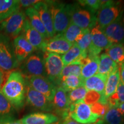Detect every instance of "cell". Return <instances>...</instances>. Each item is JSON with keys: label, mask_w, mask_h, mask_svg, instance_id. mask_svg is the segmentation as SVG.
I'll list each match as a JSON object with an SVG mask.
<instances>
[{"label": "cell", "mask_w": 124, "mask_h": 124, "mask_svg": "<svg viewBox=\"0 0 124 124\" xmlns=\"http://www.w3.org/2000/svg\"><path fill=\"white\" fill-rule=\"evenodd\" d=\"M90 107L93 112L100 116L101 118L105 116L109 108L108 105L103 104L101 102H97L94 104L90 105Z\"/></svg>", "instance_id": "cell-37"}, {"label": "cell", "mask_w": 124, "mask_h": 124, "mask_svg": "<svg viewBox=\"0 0 124 124\" xmlns=\"http://www.w3.org/2000/svg\"><path fill=\"white\" fill-rule=\"evenodd\" d=\"M96 124H124V117L117 108H109L105 116Z\"/></svg>", "instance_id": "cell-27"}, {"label": "cell", "mask_w": 124, "mask_h": 124, "mask_svg": "<svg viewBox=\"0 0 124 124\" xmlns=\"http://www.w3.org/2000/svg\"><path fill=\"white\" fill-rule=\"evenodd\" d=\"M120 75L119 67L108 75L107 78L103 97L108 98L116 92L120 82Z\"/></svg>", "instance_id": "cell-24"}, {"label": "cell", "mask_w": 124, "mask_h": 124, "mask_svg": "<svg viewBox=\"0 0 124 124\" xmlns=\"http://www.w3.org/2000/svg\"><path fill=\"white\" fill-rule=\"evenodd\" d=\"M99 60L100 58L98 56L92 57L87 56L86 62L82 66L80 76L82 79L84 80L97 74L99 66Z\"/></svg>", "instance_id": "cell-25"}, {"label": "cell", "mask_w": 124, "mask_h": 124, "mask_svg": "<svg viewBox=\"0 0 124 124\" xmlns=\"http://www.w3.org/2000/svg\"><path fill=\"white\" fill-rule=\"evenodd\" d=\"M24 12L31 25L36 31L39 32L43 36L45 40L49 39L48 35L41 22L38 12L33 7H30L26 9Z\"/></svg>", "instance_id": "cell-23"}, {"label": "cell", "mask_w": 124, "mask_h": 124, "mask_svg": "<svg viewBox=\"0 0 124 124\" xmlns=\"http://www.w3.org/2000/svg\"><path fill=\"white\" fill-rule=\"evenodd\" d=\"M20 8L18 0H0V23Z\"/></svg>", "instance_id": "cell-26"}, {"label": "cell", "mask_w": 124, "mask_h": 124, "mask_svg": "<svg viewBox=\"0 0 124 124\" xmlns=\"http://www.w3.org/2000/svg\"><path fill=\"white\" fill-rule=\"evenodd\" d=\"M108 76L97 73L83 80L84 87L88 91H95L103 95Z\"/></svg>", "instance_id": "cell-19"}, {"label": "cell", "mask_w": 124, "mask_h": 124, "mask_svg": "<svg viewBox=\"0 0 124 124\" xmlns=\"http://www.w3.org/2000/svg\"><path fill=\"white\" fill-rule=\"evenodd\" d=\"M77 2L82 7L94 15L98 11L101 7V1L100 0H80Z\"/></svg>", "instance_id": "cell-35"}, {"label": "cell", "mask_w": 124, "mask_h": 124, "mask_svg": "<svg viewBox=\"0 0 124 124\" xmlns=\"http://www.w3.org/2000/svg\"><path fill=\"white\" fill-rule=\"evenodd\" d=\"M4 74H2V72H1V70H0V90H1V85H2L3 81H4Z\"/></svg>", "instance_id": "cell-44"}, {"label": "cell", "mask_w": 124, "mask_h": 124, "mask_svg": "<svg viewBox=\"0 0 124 124\" xmlns=\"http://www.w3.org/2000/svg\"><path fill=\"white\" fill-rule=\"evenodd\" d=\"M26 18L25 12L18 9L0 23V32L9 38H16L23 31Z\"/></svg>", "instance_id": "cell-7"}, {"label": "cell", "mask_w": 124, "mask_h": 124, "mask_svg": "<svg viewBox=\"0 0 124 124\" xmlns=\"http://www.w3.org/2000/svg\"><path fill=\"white\" fill-rule=\"evenodd\" d=\"M23 36L26 39L35 50H42L45 41L43 36L39 32L36 31L31 25L28 20L26 18L23 27Z\"/></svg>", "instance_id": "cell-18"}, {"label": "cell", "mask_w": 124, "mask_h": 124, "mask_svg": "<svg viewBox=\"0 0 124 124\" xmlns=\"http://www.w3.org/2000/svg\"><path fill=\"white\" fill-rule=\"evenodd\" d=\"M61 124H80L78 122L75 121L70 117H67L63 120V122ZM96 124V123L95 124Z\"/></svg>", "instance_id": "cell-41"}, {"label": "cell", "mask_w": 124, "mask_h": 124, "mask_svg": "<svg viewBox=\"0 0 124 124\" xmlns=\"http://www.w3.org/2000/svg\"><path fill=\"white\" fill-rule=\"evenodd\" d=\"M32 7L38 12L41 22L48 35L49 38H52L56 35V33L54 30L52 16L47 2L40 1Z\"/></svg>", "instance_id": "cell-15"}, {"label": "cell", "mask_w": 124, "mask_h": 124, "mask_svg": "<svg viewBox=\"0 0 124 124\" xmlns=\"http://www.w3.org/2000/svg\"><path fill=\"white\" fill-rule=\"evenodd\" d=\"M99 66L98 72L108 76L118 67V65L113 61L106 54L103 53L99 56Z\"/></svg>", "instance_id": "cell-28"}, {"label": "cell", "mask_w": 124, "mask_h": 124, "mask_svg": "<svg viewBox=\"0 0 124 124\" xmlns=\"http://www.w3.org/2000/svg\"><path fill=\"white\" fill-rule=\"evenodd\" d=\"M16 109L0 90V124L15 120Z\"/></svg>", "instance_id": "cell-21"}, {"label": "cell", "mask_w": 124, "mask_h": 124, "mask_svg": "<svg viewBox=\"0 0 124 124\" xmlns=\"http://www.w3.org/2000/svg\"><path fill=\"white\" fill-rule=\"evenodd\" d=\"M25 85V102L28 105L36 109L46 112L54 111L52 102L49 101L44 95L32 88L26 79Z\"/></svg>", "instance_id": "cell-9"}, {"label": "cell", "mask_w": 124, "mask_h": 124, "mask_svg": "<svg viewBox=\"0 0 124 124\" xmlns=\"http://www.w3.org/2000/svg\"><path fill=\"white\" fill-rule=\"evenodd\" d=\"M46 2L49 6L55 33H62L71 23L66 4L55 1Z\"/></svg>", "instance_id": "cell-5"}, {"label": "cell", "mask_w": 124, "mask_h": 124, "mask_svg": "<svg viewBox=\"0 0 124 124\" xmlns=\"http://www.w3.org/2000/svg\"><path fill=\"white\" fill-rule=\"evenodd\" d=\"M62 59L64 66L70 64H80L81 62L87 57V52H83L75 44L66 54L62 56Z\"/></svg>", "instance_id": "cell-20"}, {"label": "cell", "mask_w": 124, "mask_h": 124, "mask_svg": "<svg viewBox=\"0 0 124 124\" xmlns=\"http://www.w3.org/2000/svg\"><path fill=\"white\" fill-rule=\"evenodd\" d=\"M102 96V95L95 91H87L83 101L89 105L94 104L100 101Z\"/></svg>", "instance_id": "cell-38"}, {"label": "cell", "mask_w": 124, "mask_h": 124, "mask_svg": "<svg viewBox=\"0 0 124 124\" xmlns=\"http://www.w3.org/2000/svg\"><path fill=\"white\" fill-rule=\"evenodd\" d=\"M123 13L115 21L102 30L113 44L124 45V26L122 22Z\"/></svg>", "instance_id": "cell-13"}, {"label": "cell", "mask_w": 124, "mask_h": 124, "mask_svg": "<svg viewBox=\"0 0 124 124\" xmlns=\"http://www.w3.org/2000/svg\"><path fill=\"white\" fill-rule=\"evenodd\" d=\"M60 86L62 87L66 92L84 86L83 80L80 77L75 75H70L60 79Z\"/></svg>", "instance_id": "cell-30"}, {"label": "cell", "mask_w": 124, "mask_h": 124, "mask_svg": "<svg viewBox=\"0 0 124 124\" xmlns=\"http://www.w3.org/2000/svg\"><path fill=\"white\" fill-rule=\"evenodd\" d=\"M82 66L80 64H70L64 66L62 71L60 79L70 75H75L77 77L81 76Z\"/></svg>", "instance_id": "cell-36"}, {"label": "cell", "mask_w": 124, "mask_h": 124, "mask_svg": "<svg viewBox=\"0 0 124 124\" xmlns=\"http://www.w3.org/2000/svg\"><path fill=\"white\" fill-rule=\"evenodd\" d=\"M38 0H21L19 1L20 7L24 8H28L32 7L34 5L39 2Z\"/></svg>", "instance_id": "cell-39"}, {"label": "cell", "mask_w": 124, "mask_h": 124, "mask_svg": "<svg viewBox=\"0 0 124 124\" xmlns=\"http://www.w3.org/2000/svg\"><path fill=\"white\" fill-rule=\"evenodd\" d=\"M119 70H120V80L122 83H124V63L119 65Z\"/></svg>", "instance_id": "cell-40"}, {"label": "cell", "mask_w": 124, "mask_h": 124, "mask_svg": "<svg viewBox=\"0 0 124 124\" xmlns=\"http://www.w3.org/2000/svg\"><path fill=\"white\" fill-rule=\"evenodd\" d=\"M91 44L100 51L106 50L113 44L97 25L91 29Z\"/></svg>", "instance_id": "cell-22"}, {"label": "cell", "mask_w": 124, "mask_h": 124, "mask_svg": "<svg viewBox=\"0 0 124 124\" xmlns=\"http://www.w3.org/2000/svg\"><path fill=\"white\" fill-rule=\"evenodd\" d=\"M74 44L77 45L83 52H87L88 49L91 44V29H84L83 33L78 38Z\"/></svg>", "instance_id": "cell-33"}, {"label": "cell", "mask_w": 124, "mask_h": 124, "mask_svg": "<svg viewBox=\"0 0 124 124\" xmlns=\"http://www.w3.org/2000/svg\"><path fill=\"white\" fill-rule=\"evenodd\" d=\"M13 45L16 58L18 63L24 62L35 50L23 35L14 39Z\"/></svg>", "instance_id": "cell-16"}, {"label": "cell", "mask_w": 124, "mask_h": 124, "mask_svg": "<svg viewBox=\"0 0 124 124\" xmlns=\"http://www.w3.org/2000/svg\"><path fill=\"white\" fill-rule=\"evenodd\" d=\"M32 88L44 95L49 101L52 102L58 87L46 77L32 76L25 77Z\"/></svg>", "instance_id": "cell-11"}, {"label": "cell", "mask_w": 124, "mask_h": 124, "mask_svg": "<svg viewBox=\"0 0 124 124\" xmlns=\"http://www.w3.org/2000/svg\"><path fill=\"white\" fill-rule=\"evenodd\" d=\"M62 123H60V122H59V121L58 122H56V123H55V124H61Z\"/></svg>", "instance_id": "cell-46"}, {"label": "cell", "mask_w": 124, "mask_h": 124, "mask_svg": "<svg viewBox=\"0 0 124 124\" xmlns=\"http://www.w3.org/2000/svg\"><path fill=\"white\" fill-rule=\"evenodd\" d=\"M0 124H23L21 123L20 120H17V121L15 120V121H13L8 122H5V123H2Z\"/></svg>", "instance_id": "cell-43"}, {"label": "cell", "mask_w": 124, "mask_h": 124, "mask_svg": "<svg viewBox=\"0 0 124 124\" xmlns=\"http://www.w3.org/2000/svg\"><path fill=\"white\" fill-rule=\"evenodd\" d=\"M25 79L21 71L15 70L8 74L1 93L16 110H19L25 102Z\"/></svg>", "instance_id": "cell-1"}, {"label": "cell", "mask_w": 124, "mask_h": 124, "mask_svg": "<svg viewBox=\"0 0 124 124\" xmlns=\"http://www.w3.org/2000/svg\"><path fill=\"white\" fill-rule=\"evenodd\" d=\"M123 12L121 2L101 1V7L96 15V25L102 30L115 21Z\"/></svg>", "instance_id": "cell-2"}, {"label": "cell", "mask_w": 124, "mask_h": 124, "mask_svg": "<svg viewBox=\"0 0 124 124\" xmlns=\"http://www.w3.org/2000/svg\"><path fill=\"white\" fill-rule=\"evenodd\" d=\"M20 121L23 124H54L59 121V118L51 113L36 112L25 116Z\"/></svg>", "instance_id": "cell-17"}, {"label": "cell", "mask_w": 124, "mask_h": 124, "mask_svg": "<svg viewBox=\"0 0 124 124\" xmlns=\"http://www.w3.org/2000/svg\"><path fill=\"white\" fill-rule=\"evenodd\" d=\"M117 109L124 117V103H122L119 105V106L117 108Z\"/></svg>", "instance_id": "cell-42"}, {"label": "cell", "mask_w": 124, "mask_h": 124, "mask_svg": "<svg viewBox=\"0 0 124 124\" xmlns=\"http://www.w3.org/2000/svg\"><path fill=\"white\" fill-rule=\"evenodd\" d=\"M66 7L71 23L83 29H91L96 25V16L78 2L66 4Z\"/></svg>", "instance_id": "cell-4"}, {"label": "cell", "mask_w": 124, "mask_h": 124, "mask_svg": "<svg viewBox=\"0 0 124 124\" xmlns=\"http://www.w3.org/2000/svg\"><path fill=\"white\" fill-rule=\"evenodd\" d=\"M122 22H123V24H124V13H123V15H122Z\"/></svg>", "instance_id": "cell-45"}, {"label": "cell", "mask_w": 124, "mask_h": 124, "mask_svg": "<svg viewBox=\"0 0 124 124\" xmlns=\"http://www.w3.org/2000/svg\"><path fill=\"white\" fill-rule=\"evenodd\" d=\"M87 91L84 86H82L68 92L67 96L70 104L79 101L84 100Z\"/></svg>", "instance_id": "cell-34"}, {"label": "cell", "mask_w": 124, "mask_h": 124, "mask_svg": "<svg viewBox=\"0 0 124 124\" xmlns=\"http://www.w3.org/2000/svg\"><path fill=\"white\" fill-rule=\"evenodd\" d=\"M122 103H124V83L120 80L116 92L108 98V105L109 108H117Z\"/></svg>", "instance_id": "cell-31"}, {"label": "cell", "mask_w": 124, "mask_h": 124, "mask_svg": "<svg viewBox=\"0 0 124 124\" xmlns=\"http://www.w3.org/2000/svg\"><path fill=\"white\" fill-rule=\"evenodd\" d=\"M21 73L25 77L32 76H41L46 77L44 57L39 54L29 56L23 62L21 66Z\"/></svg>", "instance_id": "cell-10"}, {"label": "cell", "mask_w": 124, "mask_h": 124, "mask_svg": "<svg viewBox=\"0 0 124 124\" xmlns=\"http://www.w3.org/2000/svg\"><path fill=\"white\" fill-rule=\"evenodd\" d=\"M72 45L63 37L62 33L57 34L45 41L41 51L44 53L64 55L71 48Z\"/></svg>", "instance_id": "cell-12"}, {"label": "cell", "mask_w": 124, "mask_h": 124, "mask_svg": "<svg viewBox=\"0 0 124 124\" xmlns=\"http://www.w3.org/2000/svg\"><path fill=\"white\" fill-rule=\"evenodd\" d=\"M43 57L46 78L56 86L59 87L60 76L64 67L62 57L58 54L51 53H44Z\"/></svg>", "instance_id": "cell-8"}, {"label": "cell", "mask_w": 124, "mask_h": 124, "mask_svg": "<svg viewBox=\"0 0 124 124\" xmlns=\"http://www.w3.org/2000/svg\"><path fill=\"white\" fill-rule=\"evenodd\" d=\"M69 117L80 124H95L101 119L100 116L93 112L90 105L85 103L83 100L70 105Z\"/></svg>", "instance_id": "cell-6"}, {"label": "cell", "mask_w": 124, "mask_h": 124, "mask_svg": "<svg viewBox=\"0 0 124 124\" xmlns=\"http://www.w3.org/2000/svg\"><path fill=\"white\" fill-rule=\"evenodd\" d=\"M19 66L16 58L13 43L10 38L0 34V70L9 74Z\"/></svg>", "instance_id": "cell-3"}, {"label": "cell", "mask_w": 124, "mask_h": 124, "mask_svg": "<svg viewBox=\"0 0 124 124\" xmlns=\"http://www.w3.org/2000/svg\"><path fill=\"white\" fill-rule=\"evenodd\" d=\"M108 56L117 64L124 63V45L121 44H113L106 49Z\"/></svg>", "instance_id": "cell-29"}, {"label": "cell", "mask_w": 124, "mask_h": 124, "mask_svg": "<svg viewBox=\"0 0 124 124\" xmlns=\"http://www.w3.org/2000/svg\"><path fill=\"white\" fill-rule=\"evenodd\" d=\"M84 29H81L73 23H70L68 27L62 33L63 37L71 44H74L78 38L83 33Z\"/></svg>", "instance_id": "cell-32"}, {"label": "cell", "mask_w": 124, "mask_h": 124, "mask_svg": "<svg viewBox=\"0 0 124 124\" xmlns=\"http://www.w3.org/2000/svg\"><path fill=\"white\" fill-rule=\"evenodd\" d=\"M54 111L63 120L69 117V108L70 106L67 93L62 87H58L52 101Z\"/></svg>", "instance_id": "cell-14"}]
</instances>
